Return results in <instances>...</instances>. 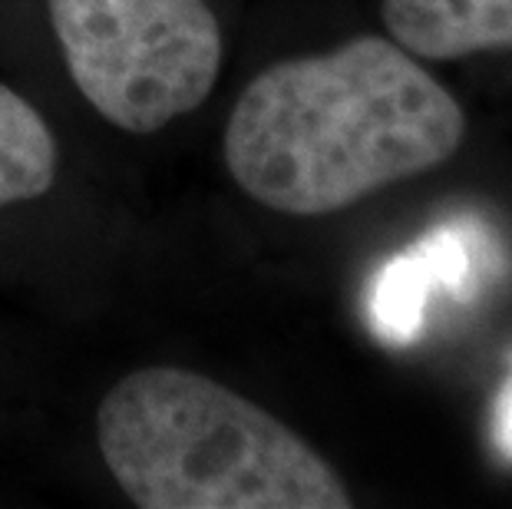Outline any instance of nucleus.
Segmentation results:
<instances>
[{"label":"nucleus","mask_w":512,"mask_h":509,"mask_svg":"<svg viewBox=\"0 0 512 509\" xmlns=\"http://www.w3.org/2000/svg\"><path fill=\"white\" fill-rule=\"evenodd\" d=\"M380 17L417 60L512 50V0H384Z\"/></svg>","instance_id":"obj_4"},{"label":"nucleus","mask_w":512,"mask_h":509,"mask_svg":"<svg viewBox=\"0 0 512 509\" xmlns=\"http://www.w3.org/2000/svg\"><path fill=\"white\" fill-rule=\"evenodd\" d=\"M83 100L123 133L149 136L199 110L222 73L209 0H47Z\"/></svg>","instance_id":"obj_3"},{"label":"nucleus","mask_w":512,"mask_h":509,"mask_svg":"<svg viewBox=\"0 0 512 509\" xmlns=\"http://www.w3.org/2000/svg\"><path fill=\"white\" fill-rule=\"evenodd\" d=\"M57 136L17 90L0 83V209L47 196L57 182Z\"/></svg>","instance_id":"obj_5"},{"label":"nucleus","mask_w":512,"mask_h":509,"mask_svg":"<svg viewBox=\"0 0 512 509\" xmlns=\"http://www.w3.org/2000/svg\"><path fill=\"white\" fill-rule=\"evenodd\" d=\"M423 255H403L400 262H394L380 278L377 288V301H374V314L380 331L390 334V338L403 341L407 334L417 328L420 321V301L427 295L430 275L440 268V252H437V238L430 245H423Z\"/></svg>","instance_id":"obj_6"},{"label":"nucleus","mask_w":512,"mask_h":509,"mask_svg":"<svg viewBox=\"0 0 512 509\" xmlns=\"http://www.w3.org/2000/svg\"><path fill=\"white\" fill-rule=\"evenodd\" d=\"M116 486L139 509H347L328 460L275 414L189 367L129 371L96 414Z\"/></svg>","instance_id":"obj_2"},{"label":"nucleus","mask_w":512,"mask_h":509,"mask_svg":"<svg viewBox=\"0 0 512 509\" xmlns=\"http://www.w3.org/2000/svg\"><path fill=\"white\" fill-rule=\"evenodd\" d=\"M456 96L390 37L281 60L242 90L222 153L248 199L281 215L344 212L460 153Z\"/></svg>","instance_id":"obj_1"}]
</instances>
